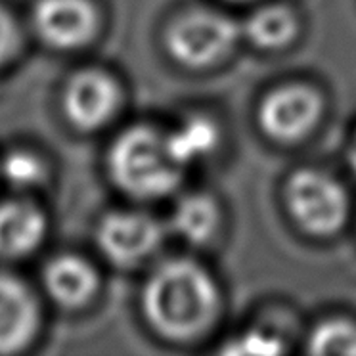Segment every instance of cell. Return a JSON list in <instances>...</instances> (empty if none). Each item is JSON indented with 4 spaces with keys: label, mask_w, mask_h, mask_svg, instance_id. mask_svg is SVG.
I'll return each mask as SVG.
<instances>
[{
    "label": "cell",
    "mask_w": 356,
    "mask_h": 356,
    "mask_svg": "<svg viewBox=\"0 0 356 356\" xmlns=\"http://www.w3.org/2000/svg\"><path fill=\"white\" fill-rule=\"evenodd\" d=\"M347 163L348 167L353 169V172L356 175V129L353 132V136L348 140V146H347Z\"/></svg>",
    "instance_id": "obj_19"
},
{
    "label": "cell",
    "mask_w": 356,
    "mask_h": 356,
    "mask_svg": "<svg viewBox=\"0 0 356 356\" xmlns=\"http://www.w3.org/2000/svg\"><path fill=\"white\" fill-rule=\"evenodd\" d=\"M228 2H249V0H228Z\"/></svg>",
    "instance_id": "obj_20"
},
{
    "label": "cell",
    "mask_w": 356,
    "mask_h": 356,
    "mask_svg": "<svg viewBox=\"0 0 356 356\" xmlns=\"http://www.w3.org/2000/svg\"><path fill=\"white\" fill-rule=\"evenodd\" d=\"M37 322L39 310L29 289L14 276L0 274V355L27 347Z\"/></svg>",
    "instance_id": "obj_9"
},
{
    "label": "cell",
    "mask_w": 356,
    "mask_h": 356,
    "mask_svg": "<svg viewBox=\"0 0 356 356\" xmlns=\"http://www.w3.org/2000/svg\"><path fill=\"white\" fill-rule=\"evenodd\" d=\"M121 90L104 71L86 70L70 79L63 92V111L73 127L96 131L115 115Z\"/></svg>",
    "instance_id": "obj_7"
},
{
    "label": "cell",
    "mask_w": 356,
    "mask_h": 356,
    "mask_svg": "<svg viewBox=\"0 0 356 356\" xmlns=\"http://www.w3.org/2000/svg\"><path fill=\"white\" fill-rule=\"evenodd\" d=\"M47 232V220L29 202L0 203V257L17 259L33 253Z\"/></svg>",
    "instance_id": "obj_10"
},
{
    "label": "cell",
    "mask_w": 356,
    "mask_h": 356,
    "mask_svg": "<svg viewBox=\"0 0 356 356\" xmlns=\"http://www.w3.org/2000/svg\"><path fill=\"white\" fill-rule=\"evenodd\" d=\"M142 309L161 337L190 343L207 335L220 316V289L203 264L170 259L147 278Z\"/></svg>",
    "instance_id": "obj_1"
},
{
    "label": "cell",
    "mask_w": 356,
    "mask_h": 356,
    "mask_svg": "<svg viewBox=\"0 0 356 356\" xmlns=\"http://www.w3.org/2000/svg\"><path fill=\"white\" fill-rule=\"evenodd\" d=\"M109 177L136 200H161L182 182V167L170 155L167 134L138 124L121 132L108 154Z\"/></svg>",
    "instance_id": "obj_2"
},
{
    "label": "cell",
    "mask_w": 356,
    "mask_h": 356,
    "mask_svg": "<svg viewBox=\"0 0 356 356\" xmlns=\"http://www.w3.org/2000/svg\"><path fill=\"white\" fill-rule=\"evenodd\" d=\"M324 115V98L305 83H287L266 94L259 106L261 131L278 144H299Z\"/></svg>",
    "instance_id": "obj_5"
},
{
    "label": "cell",
    "mask_w": 356,
    "mask_h": 356,
    "mask_svg": "<svg viewBox=\"0 0 356 356\" xmlns=\"http://www.w3.org/2000/svg\"><path fill=\"white\" fill-rule=\"evenodd\" d=\"M17 50H19V29L14 17L6 10H0V70L14 60Z\"/></svg>",
    "instance_id": "obj_18"
},
{
    "label": "cell",
    "mask_w": 356,
    "mask_h": 356,
    "mask_svg": "<svg viewBox=\"0 0 356 356\" xmlns=\"http://www.w3.org/2000/svg\"><path fill=\"white\" fill-rule=\"evenodd\" d=\"M284 200L295 225L314 238L339 232L350 209L345 186L320 169L295 170L287 178Z\"/></svg>",
    "instance_id": "obj_4"
},
{
    "label": "cell",
    "mask_w": 356,
    "mask_h": 356,
    "mask_svg": "<svg viewBox=\"0 0 356 356\" xmlns=\"http://www.w3.org/2000/svg\"><path fill=\"white\" fill-rule=\"evenodd\" d=\"M299 35V19L293 10L286 4H264L253 10L241 24V37L253 47L278 52L284 50Z\"/></svg>",
    "instance_id": "obj_12"
},
{
    "label": "cell",
    "mask_w": 356,
    "mask_h": 356,
    "mask_svg": "<svg viewBox=\"0 0 356 356\" xmlns=\"http://www.w3.org/2000/svg\"><path fill=\"white\" fill-rule=\"evenodd\" d=\"M44 286L60 307L81 309L90 301L98 287V276L90 264L75 255L54 259L44 270Z\"/></svg>",
    "instance_id": "obj_11"
},
{
    "label": "cell",
    "mask_w": 356,
    "mask_h": 356,
    "mask_svg": "<svg viewBox=\"0 0 356 356\" xmlns=\"http://www.w3.org/2000/svg\"><path fill=\"white\" fill-rule=\"evenodd\" d=\"M33 24L48 47L71 50L92 39L98 14L88 0H39Z\"/></svg>",
    "instance_id": "obj_8"
},
{
    "label": "cell",
    "mask_w": 356,
    "mask_h": 356,
    "mask_svg": "<svg viewBox=\"0 0 356 356\" xmlns=\"http://www.w3.org/2000/svg\"><path fill=\"white\" fill-rule=\"evenodd\" d=\"M163 236L161 225L154 217L138 211H117L104 217L96 240L111 263L134 266L154 255Z\"/></svg>",
    "instance_id": "obj_6"
},
{
    "label": "cell",
    "mask_w": 356,
    "mask_h": 356,
    "mask_svg": "<svg viewBox=\"0 0 356 356\" xmlns=\"http://www.w3.org/2000/svg\"><path fill=\"white\" fill-rule=\"evenodd\" d=\"M241 39V25L215 10L195 8L178 16L167 29L170 58L188 70H207L230 58Z\"/></svg>",
    "instance_id": "obj_3"
},
{
    "label": "cell",
    "mask_w": 356,
    "mask_h": 356,
    "mask_svg": "<svg viewBox=\"0 0 356 356\" xmlns=\"http://www.w3.org/2000/svg\"><path fill=\"white\" fill-rule=\"evenodd\" d=\"M220 127L209 115H188L177 129L167 132V144L175 161L186 169L190 165L209 159L220 146Z\"/></svg>",
    "instance_id": "obj_13"
},
{
    "label": "cell",
    "mask_w": 356,
    "mask_h": 356,
    "mask_svg": "<svg viewBox=\"0 0 356 356\" xmlns=\"http://www.w3.org/2000/svg\"><path fill=\"white\" fill-rule=\"evenodd\" d=\"M2 175L12 186L33 188L39 186L47 177L44 165L37 155L29 152H12L2 161Z\"/></svg>",
    "instance_id": "obj_16"
},
{
    "label": "cell",
    "mask_w": 356,
    "mask_h": 356,
    "mask_svg": "<svg viewBox=\"0 0 356 356\" xmlns=\"http://www.w3.org/2000/svg\"><path fill=\"white\" fill-rule=\"evenodd\" d=\"M286 350L284 339L266 330H251L228 343L225 353L230 355H280Z\"/></svg>",
    "instance_id": "obj_17"
},
{
    "label": "cell",
    "mask_w": 356,
    "mask_h": 356,
    "mask_svg": "<svg viewBox=\"0 0 356 356\" xmlns=\"http://www.w3.org/2000/svg\"><path fill=\"white\" fill-rule=\"evenodd\" d=\"M312 355H356V324L345 318L324 320L309 333Z\"/></svg>",
    "instance_id": "obj_15"
},
{
    "label": "cell",
    "mask_w": 356,
    "mask_h": 356,
    "mask_svg": "<svg viewBox=\"0 0 356 356\" xmlns=\"http://www.w3.org/2000/svg\"><path fill=\"white\" fill-rule=\"evenodd\" d=\"M172 230L190 245H207L217 238L222 215L218 203L207 194L184 195L172 211Z\"/></svg>",
    "instance_id": "obj_14"
}]
</instances>
